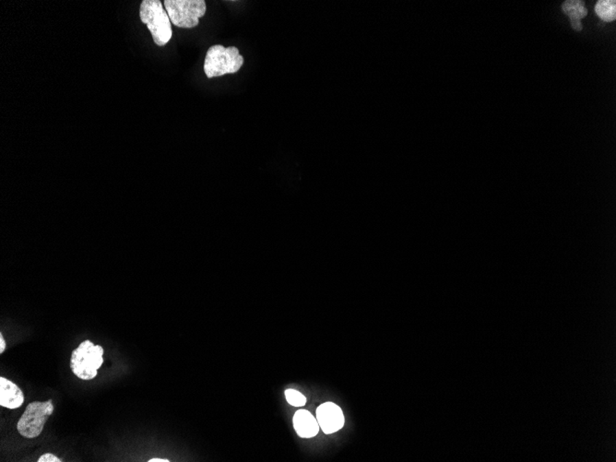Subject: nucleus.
<instances>
[{
    "mask_svg": "<svg viewBox=\"0 0 616 462\" xmlns=\"http://www.w3.org/2000/svg\"><path fill=\"white\" fill-rule=\"evenodd\" d=\"M139 17L151 32L154 42L163 47L172 38V25L169 16L159 0H144L139 9Z\"/></svg>",
    "mask_w": 616,
    "mask_h": 462,
    "instance_id": "obj_1",
    "label": "nucleus"
},
{
    "mask_svg": "<svg viewBox=\"0 0 616 462\" xmlns=\"http://www.w3.org/2000/svg\"><path fill=\"white\" fill-rule=\"evenodd\" d=\"M244 64V58L237 47L213 45L209 48L204 61V71L209 79L237 73Z\"/></svg>",
    "mask_w": 616,
    "mask_h": 462,
    "instance_id": "obj_2",
    "label": "nucleus"
},
{
    "mask_svg": "<svg viewBox=\"0 0 616 462\" xmlns=\"http://www.w3.org/2000/svg\"><path fill=\"white\" fill-rule=\"evenodd\" d=\"M103 355V347L95 345L89 340L83 341L72 352L71 358L72 373L82 380H92L96 378L99 368L104 364Z\"/></svg>",
    "mask_w": 616,
    "mask_h": 462,
    "instance_id": "obj_3",
    "label": "nucleus"
},
{
    "mask_svg": "<svg viewBox=\"0 0 616 462\" xmlns=\"http://www.w3.org/2000/svg\"><path fill=\"white\" fill-rule=\"evenodd\" d=\"M163 3L171 23L179 28L191 29L199 25L200 18L207 10L204 0H165Z\"/></svg>",
    "mask_w": 616,
    "mask_h": 462,
    "instance_id": "obj_4",
    "label": "nucleus"
},
{
    "mask_svg": "<svg viewBox=\"0 0 616 462\" xmlns=\"http://www.w3.org/2000/svg\"><path fill=\"white\" fill-rule=\"evenodd\" d=\"M54 409L52 400L30 403L19 420L18 432L27 439L39 437L44 429L45 422L53 415Z\"/></svg>",
    "mask_w": 616,
    "mask_h": 462,
    "instance_id": "obj_5",
    "label": "nucleus"
},
{
    "mask_svg": "<svg viewBox=\"0 0 616 462\" xmlns=\"http://www.w3.org/2000/svg\"><path fill=\"white\" fill-rule=\"evenodd\" d=\"M316 418L326 435L340 431L344 426L345 418L342 410L333 402H325L317 409Z\"/></svg>",
    "mask_w": 616,
    "mask_h": 462,
    "instance_id": "obj_6",
    "label": "nucleus"
},
{
    "mask_svg": "<svg viewBox=\"0 0 616 462\" xmlns=\"http://www.w3.org/2000/svg\"><path fill=\"white\" fill-rule=\"evenodd\" d=\"M294 429L302 439H312L320 432L317 418L307 410H299L293 418Z\"/></svg>",
    "mask_w": 616,
    "mask_h": 462,
    "instance_id": "obj_7",
    "label": "nucleus"
},
{
    "mask_svg": "<svg viewBox=\"0 0 616 462\" xmlns=\"http://www.w3.org/2000/svg\"><path fill=\"white\" fill-rule=\"evenodd\" d=\"M23 402L24 395L17 385L9 379L0 378V405L14 410L20 408Z\"/></svg>",
    "mask_w": 616,
    "mask_h": 462,
    "instance_id": "obj_8",
    "label": "nucleus"
},
{
    "mask_svg": "<svg viewBox=\"0 0 616 462\" xmlns=\"http://www.w3.org/2000/svg\"><path fill=\"white\" fill-rule=\"evenodd\" d=\"M562 10L565 14L569 16L573 30L582 31L583 26L581 19L588 15V10L585 8V2L580 0H567L562 5Z\"/></svg>",
    "mask_w": 616,
    "mask_h": 462,
    "instance_id": "obj_9",
    "label": "nucleus"
},
{
    "mask_svg": "<svg viewBox=\"0 0 616 462\" xmlns=\"http://www.w3.org/2000/svg\"><path fill=\"white\" fill-rule=\"evenodd\" d=\"M595 13L601 20L611 23L616 18V2L615 0H600L595 5Z\"/></svg>",
    "mask_w": 616,
    "mask_h": 462,
    "instance_id": "obj_10",
    "label": "nucleus"
},
{
    "mask_svg": "<svg viewBox=\"0 0 616 462\" xmlns=\"http://www.w3.org/2000/svg\"><path fill=\"white\" fill-rule=\"evenodd\" d=\"M285 394L289 404L294 406V407H303L307 403V398L296 389H287Z\"/></svg>",
    "mask_w": 616,
    "mask_h": 462,
    "instance_id": "obj_11",
    "label": "nucleus"
},
{
    "mask_svg": "<svg viewBox=\"0 0 616 462\" xmlns=\"http://www.w3.org/2000/svg\"><path fill=\"white\" fill-rule=\"evenodd\" d=\"M60 461H61L60 459H58V457H56L55 455H53V454H51V453L45 454V455L40 457V458L38 459V462H60Z\"/></svg>",
    "mask_w": 616,
    "mask_h": 462,
    "instance_id": "obj_12",
    "label": "nucleus"
},
{
    "mask_svg": "<svg viewBox=\"0 0 616 462\" xmlns=\"http://www.w3.org/2000/svg\"><path fill=\"white\" fill-rule=\"evenodd\" d=\"M5 350H6V343H5L3 335H0V354H3Z\"/></svg>",
    "mask_w": 616,
    "mask_h": 462,
    "instance_id": "obj_13",
    "label": "nucleus"
},
{
    "mask_svg": "<svg viewBox=\"0 0 616 462\" xmlns=\"http://www.w3.org/2000/svg\"><path fill=\"white\" fill-rule=\"evenodd\" d=\"M168 459H150L149 462H169Z\"/></svg>",
    "mask_w": 616,
    "mask_h": 462,
    "instance_id": "obj_14",
    "label": "nucleus"
}]
</instances>
